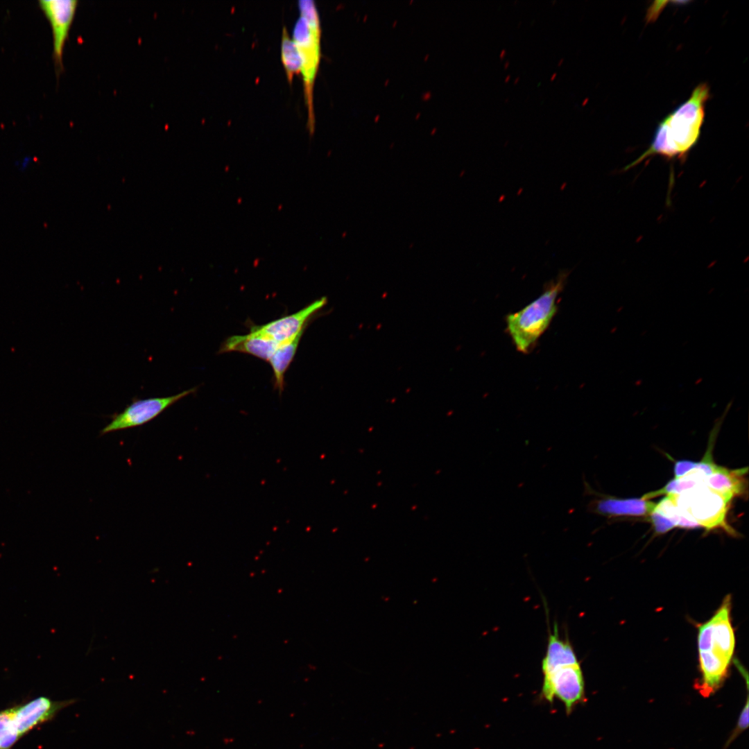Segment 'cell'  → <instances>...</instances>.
<instances>
[{
	"instance_id": "1",
	"label": "cell",
	"mask_w": 749,
	"mask_h": 749,
	"mask_svg": "<svg viewBox=\"0 0 749 749\" xmlns=\"http://www.w3.org/2000/svg\"><path fill=\"white\" fill-rule=\"evenodd\" d=\"M709 98L708 85H698L689 98L659 123L649 148L624 170L657 155L669 160H683L698 141L705 119V103Z\"/></svg>"
},
{
	"instance_id": "2",
	"label": "cell",
	"mask_w": 749,
	"mask_h": 749,
	"mask_svg": "<svg viewBox=\"0 0 749 749\" xmlns=\"http://www.w3.org/2000/svg\"><path fill=\"white\" fill-rule=\"evenodd\" d=\"M731 607V596L728 595L712 617L698 628L700 678L695 688L704 697L714 694L728 676L735 646Z\"/></svg>"
},
{
	"instance_id": "3",
	"label": "cell",
	"mask_w": 749,
	"mask_h": 749,
	"mask_svg": "<svg viewBox=\"0 0 749 749\" xmlns=\"http://www.w3.org/2000/svg\"><path fill=\"white\" fill-rule=\"evenodd\" d=\"M568 275V271H561L546 284L537 298L520 311L506 316L507 331L520 352H529L548 328L557 311V300Z\"/></svg>"
},
{
	"instance_id": "4",
	"label": "cell",
	"mask_w": 749,
	"mask_h": 749,
	"mask_svg": "<svg viewBox=\"0 0 749 749\" xmlns=\"http://www.w3.org/2000/svg\"><path fill=\"white\" fill-rule=\"evenodd\" d=\"M298 8L300 17L293 27L292 38L300 57L307 110V128L312 135L315 128L313 87L321 57V28L318 12L313 0L299 1Z\"/></svg>"
},
{
	"instance_id": "5",
	"label": "cell",
	"mask_w": 749,
	"mask_h": 749,
	"mask_svg": "<svg viewBox=\"0 0 749 749\" xmlns=\"http://www.w3.org/2000/svg\"><path fill=\"white\" fill-rule=\"evenodd\" d=\"M672 496L678 509L687 519L707 531L723 528L728 533L735 534L726 522L729 502L706 485Z\"/></svg>"
},
{
	"instance_id": "6",
	"label": "cell",
	"mask_w": 749,
	"mask_h": 749,
	"mask_svg": "<svg viewBox=\"0 0 749 749\" xmlns=\"http://www.w3.org/2000/svg\"><path fill=\"white\" fill-rule=\"evenodd\" d=\"M542 695L549 702L559 699L567 713L585 699V681L580 663L558 666L543 673Z\"/></svg>"
},
{
	"instance_id": "7",
	"label": "cell",
	"mask_w": 749,
	"mask_h": 749,
	"mask_svg": "<svg viewBox=\"0 0 749 749\" xmlns=\"http://www.w3.org/2000/svg\"><path fill=\"white\" fill-rule=\"evenodd\" d=\"M196 390V388H193L171 396L135 400L123 411L112 416L110 422L101 431V435L145 424Z\"/></svg>"
},
{
	"instance_id": "8",
	"label": "cell",
	"mask_w": 749,
	"mask_h": 749,
	"mask_svg": "<svg viewBox=\"0 0 749 749\" xmlns=\"http://www.w3.org/2000/svg\"><path fill=\"white\" fill-rule=\"evenodd\" d=\"M39 6L48 19L52 31L53 55L55 66L61 70L64 47L78 7L76 0H41Z\"/></svg>"
},
{
	"instance_id": "9",
	"label": "cell",
	"mask_w": 749,
	"mask_h": 749,
	"mask_svg": "<svg viewBox=\"0 0 749 749\" xmlns=\"http://www.w3.org/2000/svg\"><path fill=\"white\" fill-rule=\"evenodd\" d=\"M326 297L318 299L300 311L263 325L252 327L278 344L291 340L307 327L311 317L326 304Z\"/></svg>"
},
{
	"instance_id": "10",
	"label": "cell",
	"mask_w": 749,
	"mask_h": 749,
	"mask_svg": "<svg viewBox=\"0 0 749 749\" xmlns=\"http://www.w3.org/2000/svg\"><path fill=\"white\" fill-rule=\"evenodd\" d=\"M279 345L268 336L251 327L250 332L247 334L234 335L227 338L221 345L219 353L239 352L268 361Z\"/></svg>"
},
{
	"instance_id": "11",
	"label": "cell",
	"mask_w": 749,
	"mask_h": 749,
	"mask_svg": "<svg viewBox=\"0 0 749 749\" xmlns=\"http://www.w3.org/2000/svg\"><path fill=\"white\" fill-rule=\"evenodd\" d=\"M74 702V700H70L54 703L47 698L40 697L21 707L15 708V722L19 736L41 722L49 719L57 710Z\"/></svg>"
},
{
	"instance_id": "12",
	"label": "cell",
	"mask_w": 749,
	"mask_h": 749,
	"mask_svg": "<svg viewBox=\"0 0 749 749\" xmlns=\"http://www.w3.org/2000/svg\"><path fill=\"white\" fill-rule=\"evenodd\" d=\"M656 503L642 498L617 499L603 497L592 501L588 510L604 516H642L649 515Z\"/></svg>"
},
{
	"instance_id": "13",
	"label": "cell",
	"mask_w": 749,
	"mask_h": 749,
	"mask_svg": "<svg viewBox=\"0 0 749 749\" xmlns=\"http://www.w3.org/2000/svg\"><path fill=\"white\" fill-rule=\"evenodd\" d=\"M747 472V467L730 470L718 466L716 470L706 478L705 484L729 502L734 497L743 493V476Z\"/></svg>"
},
{
	"instance_id": "14",
	"label": "cell",
	"mask_w": 749,
	"mask_h": 749,
	"mask_svg": "<svg viewBox=\"0 0 749 749\" xmlns=\"http://www.w3.org/2000/svg\"><path fill=\"white\" fill-rule=\"evenodd\" d=\"M578 663L579 662L574 648L568 639L560 637L556 623L553 631L549 635L546 651L542 662V673L558 666Z\"/></svg>"
},
{
	"instance_id": "15",
	"label": "cell",
	"mask_w": 749,
	"mask_h": 749,
	"mask_svg": "<svg viewBox=\"0 0 749 749\" xmlns=\"http://www.w3.org/2000/svg\"><path fill=\"white\" fill-rule=\"evenodd\" d=\"M304 329L291 340L279 344L268 361L274 374L276 388L279 392L284 389V374L293 360Z\"/></svg>"
},
{
	"instance_id": "16",
	"label": "cell",
	"mask_w": 749,
	"mask_h": 749,
	"mask_svg": "<svg viewBox=\"0 0 749 749\" xmlns=\"http://www.w3.org/2000/svg\"><path fill=\"white\" fill-rule=\"evenodd\" d=\"M707 476L700 470L693 471L680 478L673 479L663 488L646 493L642 499L648 500L662 494L678 495L698 486L704 485Z\"/></svg>"
},
{
	"instance_id": "17",
	"label": "cell",
	"mask_w": 749,
	"mask_h": 749,
	"mask_svg": "<svg viewBox=\"0 0 749 749\" xmlns=\"http://www.w3.org/2000/svg\"><path fill=\"white\" fill-rule=\"evenodd\" d=\"M280 57L289 83L295 76L300 74V60L295 43L285 26L282 28Z\"/></svg>"
},
{
	"instance_id": "18",
	"label": "cell",
	"mask_w": 749,
	"mask_h": 749,
	"mask_svg": "<svg viewBox=\"0 0 749 749\" xmlns=\"http://www.w3.org/2000/svg\"><path fill=\"white\" fill-rule=\"evenodd\" d=\"M655 508L670 519L675 526L685 528L700 527L697 523L687 519L682 515L672 495H667L663 498L659 503H656Z\"/></svg>"
},
{
	"instance_id": "19",
	"label": "cell",
	"mask_w": 749,
	"mask_h": 749,
	"mask_svg": "<svg viewBox=\"0 0 749 749\" xmlns=\"http://www.w3.org/2000/svg\"><path fill=\"white\" fill-rule=\"evenodd\" d=\"M19 734L15 722V709L0 712V749L10 748Z\"/></svg>"
},
{
	"instance_id": "20",
	"label": "cell",
	"mask_w": 749,
	"mask_h": 749,
	"mask_svg": "<svg viewBox=\"0 0 749 749\" xmlns=\"http://www.w3.org/2000/svg\"><path fill=\"white\" fill-rule=\"evenodd\" d=\"M655 531L657 534H664L674 528L675 525L655 508L649 514Z\"/></svg>"
},
{
	"instance_id": "21",
	"label": "cell",
	"mask_w": 749,
	"mask_h": 749,
	"mask_svg": "<svg viewBox=\"0 0 749 749\" xmlns=\"http://www.w3.org/2000/svg\"><path fill=\"white\" fill-rule=\"evenodd\" d=\"M696 462L691 460H678L674 465L675 479L680 478L696 470Z\"/></svg>"
},
{
	"instance_id": "22",
	"label": "cell",
	"mask_w": 749,
	"mask_h": 749,
	"mask_svg": "<svg viewBox=\"0 0 749 749\" xmlns=\"http://www.w3.org/2000/svg\"><path fill=\"white\" fill-rule=\"evenodd\" d=\"M31 164L32 160L28 157H25L16 164V167L20 173H25L29 169Z\"/></svg>"
},
{
	"instance_id": "23",
	"label": "cell",
	"mask_w": 749,
	"mask_h": 749,
	"mask_svg": "<svg viewBox=\"0 0 749 749\" xmlns=\"http://www.w3.org/2000/svg\"><path fill=\"white\" fill-rule=\"evenodd\" d=\"M506 49H502V50L501 51V52L499 53V58H500L501 59L503 58H504V56H505V55H506Z\"/></svg>"
},
{
	"instance_id": "24",
	"label": "cell",
	"mask_w": 749,
	"mask_h": 749,
	"mask_svg": "<svg viewBox=\"0 0 749 749\" xmlns=\"http://www.w3.org/2000/svg\"><path fill=\"white\" fill-rule=\"evenodd\" d=\"M556 76H557V73H556V72H554V73H553V74H552V75L551 76L550 80H554V79L556 78Z\"/></svg>"
},
{
	"instance_id": "25",
	"label": "cell",
	"mask_w": 749,
	"mask_h": 749,
	"mask_svg": "<svg viewBox=\"0 0 749 749\" xmlns=\"http://www.w3.org/2000/svg\"><path fill=\"white\" fill-rule=\"evenodd\" d=\"M563 61H564V58H561L558 62V66H560L562 64Z\"/></svg>"
},
{
	"instance_id": "26",
	"label": "cell",
	"mask_w": 749,
	"mask_h": 749,
	"mask_svg": "<svg viewBox=\"0 0 749 749\" xmlns=\"http://www.w3.org/2000/svg\"><path fill=\"white\" fill-rule=\"evenodd\" d=\"M509 64H510L509 61H508V60H506V62H504V64H503V66H504V68H505V69L508 68V67Z\"/></svg>"
},
{
	"instance_id": "27",
	"label": "cell",
	"mask_w": 749,
	"mask_h": 749,
	"mask_svg": "<svg viewBox=\"0 0 749 749\" xmlns=\"http://www.w3.org/2000/svg\"><path fill=\"white\" fill-rule=\"evenodd\" d=\"M510 74H508V75H507V76H506L505 77V78H504V81H505V82H508V81L509 80V79H510Z\"/></svg>"
},
{
	"instance_id": "28",
	"label": "cell",
	"mask_w": 749,
	"mask_h": 749,
	"mask_svg": "<svg viewBox=\"0 0 749 749\" xmlns=\"http://www.w3.org/2000/svg\"><path fill=\"white\" fill-rule=\"evenodd\" d=\"M519 76L516 77V78H515L514 79V81H513V82H514V83H515V84H516V83H517V82L519 81Z\"/></svg>"
},
{
	"instance_id": "29",
	"label": "cell",
	"mask_w": 749,
	"mask_h": 749,
	"mask_svg": "<svg viewBox=\"0 0 749 749\" xmlns=\"http://www.w3.org/2000/svg\"><path fill=\"white\" fill-rule=\"evenodd\" d=\"M587 98H585L584 101L582 102V104L584 105L587 102Z\"/></svg>"
},
{
	"instance_id": "30",
	"label": "cell",
	"mask_w": 749,
	"mask_h": 749,
	"mask_svg": "<svg viewBox=\"0 0 749 749\" xmlns=\"http://www.w3.org/2000/svg\"><path fill=\"white\" fill-rule=\"evenodd\" d=\"M556 3V0H553V1H551V3H552V4H554V3Z\"/></svg>"
},
{
	"instance_id": "31",
	"label": "cell",
	"mask_w": 749,
	"mask_h": 749,
	"mask_svg": "<svg viewBox=\"0 0 749 749\" xmlns=\"http://www.w3.org/2000/svg\"><path fill=\"white\" fill-rule=\"evenodd\" d=\"M517 2H518V1H517V0H515V1H514V3H517Z\"/></svg>"
},
{
	"instance_id": "32",
	"label": "cell",
	"mask_w": 749,
	"mask_h": 749,
	"mask_svg": "<svg viewBox=\"0 0 749 749\" xmlns=\"http://www.w3.org/2000/svg\"><path fill=\"white\" fill-rule=\"evenodd\" d=\"M505 100H506V101H508V98H506Z\"/></svg>"
}]
</instances>
